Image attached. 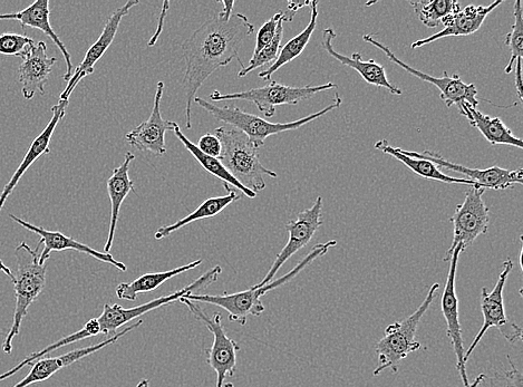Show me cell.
<instances>
[{
    "mask_svg": "<svg viewBox=\"0 0 523 387\" xmlns=\"http://www.w3.org/2000/svg\"><path fill=\"white\" fill-rule=\"evenodd\" d=\"M255 32L247 16L234 14L230 19L215 15L203 23L181 46L186 72L182 87L186 95V129L191 130L192 103L209 77L238 58L240 47Z\"/></svg>",
    "mask_w": 523,
    "mask_h": 387,
    "instance_id": "cell-1",
    "label": "cell"
},
{
    "mask_svg": "<svg viewBox=\"0 0 523 387\" xmlns=\"http://www.w3.org/2000/svg\"><path fill=\"white\" fill-rule=\"evenodd\" d=\"M221 142L219 161L232 178L242 187L256 193L266 188V177L277 178L278 174L263 166L259 158V148L245 133L237 129L220 127L215 131Z\"/></svg>",
    "mask_w": 523,
    "mask_h": 387,
    "instance_id": "cell-2",
    "label": "cell"
},
{
    "mask_svg": "<svg viewBox=\"0 0 523 387\" xmlns=\"http://www.w3.org/2000/svg\"><path fill=\"white\" fill-rule=\"evenodd\" d=\"M38 243L35 249L22 243L15 250L16 270L13 273L12 282L15 288L16 306L11 330L2 345L6 354H12L14 338L21 332L24 318L27 316L29 307L41 295L46 285V264L40 263V248Z\"/></svg>",
    "mask_w": 523,
    "mask_h": 387,
    "instance_id": "cell-3",
    "label": "cell"
},
{
    "mask_svg": "<svg viewBox=\"0 0 523 387\" xmlns=\"http://www.w3.org/2000/svg\"><path fill=\"white\" fill-rule=\"evenodd\" d=\"M193 102L198 104L203 110L210 113L217 121L232 125L234 129L245 133L248 139L260 149L265 144L266 139L271 137V135L302 128L304 125L322 118L325 114L340 108L343 100L341 95L336 93L334 102L331 105H328L327 108L308 115L306 118L288 123H271L263 118H259L257 115L241 111L237 106H217L205 99L197 98V96Z\"/></svg>",
    "mask_w": 523,
    "mask_h": 387,
    "instance_id": "cell-4",
    "label": "cell"
},
{
    "mask_svg": "<svg viewBox=\"0 0 523 387\" xmlns=\"http://www.w3.org/2000/svg\"><path fill=\"white\" fill-rule=\"evenodd\" d=\"M439 288V283L432 285L423 303L411 316L386 327L382 340L376 344L377 367L374 376H379L387 369L393 373L399 372L400 363L409 354L421 350L422 345L415 340V335L421 319L429 311Z\"/></svg>",
    "mask_w": 523,
    "mask_h": 387,
    "instance_id": "cell-5",
    "label": "cell"
},
{
    "mask_svg": "<svg viewBox=\"0 0 523 387\" xmlns=\"http://www.w3.org/2000/svg\"><path fill=\"white\" fill-rule=\"evenodd\" d=\"M337 89L334 83H327L318 86L294 87L270 81L268 85L251 89L244 92L222 94L219 91L211 93L210 99L213 102L224 101H248L254 103L258 110L267 118H273L277 106L297 105L298 103L311 99L318 93Z\"/></svg>",
    "mask_w": 523,
    "mask_h": 387,
    "instance_id": "cell-6",
    "label": "cell"
},
{
    "mask_svg": "<svg viewBox=\"0 0 523 387\" xmlns=\"http://www.w3.org/2000/svg\"><path fill=\"white\" fill-rule=\"evenodd\" d=\"M221 274L222 268L220 266L213 267L209 272L196 279L195 282H192L187 287L177 290L176 293L153 299V301L137 307L124 308L119 304H105L102 315L98 317L101 334L113 335L119 330V328L134 321V319L140 318L152 311H156V309L160 307L179 302L180 299L186 295L193 294L201 289H206L213 283H216Z\"/></svg>",
    "mask_w": 523,
    "mask_h": 387,
    "instance_id": "cell-7",
    "label": "cell"
},
{
    "mask_svg": "<svg viewBox=\"0 0 523 387\" xmlns=\"http://www.w3.org/2000/svg\"><path fill=\"white\" fill-rule=\"evenodd\" d=\"M513 269V263L508 258L502 264V272L498 278V282L493 288L492 292H488L487 288H482L481 292V309L483 314V326L476 338L464 353V361L466 363L470 359L471 354L481 342L482 338L492 327L498 328L506 340L515 344L522 340V328L515 322L510 321L507 317L505 309V301H503V289H505L508 277Z\"/></svg>",
    "mask_w": 523,
    "mask_h": 387,
    "instance_id": "cell-8",
    "label": "cell"
},
{
    "mask_svg": "<svg viewBox=\"0 0 523 387\" xmlns=\"http://www.w3.org/2000/svg\"><path fill=\"white\" fill-rule=\"evenodd\" d=\"M486 189L471 187L466 192V198L455 208L451 222L453 224L452 245L443 258L449 263L453 250L461 246L464 251L472 246L480 236L486 235L489 229L490 215L483 195Z\"/></svg>",
    "mask_w": 523,
    "mask_h": 387,
    "instance_id": "cell-9",
    "label": "cell"
},
{
    "mask_svg": "<svg viewBox=\"0 0 523 387\" xmlns=\"http://www.w3.org/2000/svg\"><path fill=\"white\" fill-rule=\"evenodd\" d=\"M179 302L186 305L190 313L212 333L213 343L210 350L207 351V362L217 374V387H224L227 377L236 374L239 344L227 335L220 314H215L210 318L197 303L190 302L183 297Z\"/></svg>",
    "mask_w": 523,
    "mask_h": 387,
    "instance_id": "cell-10",
    "label": "cell"
},
{
    "mask_svg": "<svg viewBox=\"0 0 523 387\" xmlns=\"http://www.w3.org/2000/svg\"><path fill=\"white\" fill-rule=\"evenodd\" d=\"M364 42L373 45L376 48H379L389 60H391L396 65L402 67V69L409 74L418 77L423 82L430 83L434 86H437L441 92V99L448 106L452 108L453 105L457 106L460 113L464 104H469L473 108H477L479 101L477 99L478 89L474 84H467L461 80L459 74H454L450 76L448 72H444L441 77H433L429 74H425L419 70L414 69V67L404 63L397 58V56L390 50L389 47L383 43L375 40L372 35L363 36Z\"/></svg>",
    "mask_w": 523,
    "mask_h": 387,
    "instance_id": "cell-11",
    "label": "cell"
},
{
    "mask_svg": "<svg viewBox=\"0 0 523 387\" xmlns=\"http://www.w3.org/2000/svg\"><path fill=\"white\" fill-rule=\"evenodd\" d=\"M322 210L323 198L317 197L311 208L299 212L295 220L288 222L286 225L289 234L287 244L277 255L273 266L270 267L265 278L256 287H264L273 282L274 277L279 272V269L285 265L286 261L297 254L300 249L311 243L317 230L323 225Z\"/></svg>",
    "mask_w": 523,
    "mask_h": 387,
    "instance_id": "cell-12",
    "label": "cell"
},
{
    "mask_svg": "<svg viewBox=\"0 0 523 387\" xmlns=\"http://www.w3.org/2000/svg\"><path fill=\"white\" fill-rule=\"evenodd\" d=\"M405 156L416 159H423L431 161L440 170L447 169L453 172L463 174L464 179L476 183L478 188L493 189V190H507L517 185L521 186L523 182L522 169L508 170L500 167H492L486 170L470 169L460 164L445 160L437 152L429 150L420 152L404 151Z\"/></svg>",
    "mask_w": 523,
    "mask_h": 387,
    "instance_id": "cell-13",
    "label": "cell"
},
{
    "mask_svg": "<svg viewBox=\"0 0 523 387\" xmlns=\"http://www.w3.org/2000/svg\"><path fill=\"white\" fill-rule=\"evenodd\" d=\"M463 251L464 249L461 246H458L453 250V253L449 258L450 269L447 284H445L442 296L441 307L445 322H447L448 326V336L452 343L454 354L457 356V369L460 373L464 387H468L470 382L467 374V363L464 361V353H466V351H464L459 319V299L457 296V290H455V279H457L459 258Z\"/></svg>",
    "mask_w": 523,
    "mask_h": 387,
    "instance_id": "cell-14",
    "label": "cell"
},
{
    "mask_svg": "<svg viewBox=\"0 0 523 387\" xmlns=\"http://www.w3.org/2000/svg\"><path fill=\"white\" fill-rule=\"evenodd\" d=\"M143 323V319H139L137 323H134L128 326L127 328H124V330L120 333L111 336L109 340H105L99 344L80 348V350H75L66 353L62 356L48 357V359L38 360L33 364L29 365L32 366L31 372H29L28 375H26L21 382L17 383L12 387H27L36 383L45 382L48 379H51V377L55 375L57 372H60L61 370L65 369V367L71 366L72 364L85 359V357L99 352L103 350V348H106L118 342L120 338H122L125 335H128L134 330H137V328L142 326Z\"/></svg>",
    "mask_w": 523,
    "mask_h": 387,
    "instance_id": "cell-15",
    "label": "cell"
},
{
    "mask_svg": "<svg viewBox=\"0 0 523 387\" xmlns=\"http://www.w3.org/2000/svg\"><path fill=\"white\" fill-rule=\"evenodd\" d=\"M163 91L164 83L160 81L157 84V92L154 95V105L149 119L125 135V140L131 147L137 148L141 152H151L158 157L166 154V133L173 131L174 123H176L162 118L161 100Z\"/></svg>",
    "mask_w": 523,
    "mask_h": 387,
    "instance_id": "cell-16",
    "label": "cell"
},
{
    "mask_svg": "<svg viewBox=\"0 0 523 387\" xmlns=\"http://www.w3.org/2000/svg\"><path fill=\"white\" fill-rule=\"evenodd\" d=\"M137 5H139L138 0H129L127 4L116 9V11L111 15L103 28L99 40L90 47V50L86 52L82 63L76 67L71 80L67 83L64 92L61 94V101H69L76 86L79 85L86 76L94 73L96 63L101 60L106 51H108L112 45L116 33L119 31L122 19L130 13L134 6Z\"/></svg>",
    "mask_w": 523,
    "mask_h": 387,
    "instance_id": "cell-17",
    "label": "cell"
},
{
    "mask_svg": "<svg viewBox=\"0 0 523 387\" xmlns=\"http://www.w3.org/2000/svg\"><path fill=\"white\" fill-rule=\"evenodd\" d=\"M260 288L244 290L230 295H193L189 294L183 298L193 303H205L224 308L229 314L231 323H238L245 326L249 316H260L265 312V306L261 302Z\"/></svg>",
    "mask_w": 523,
    "mask_h": 387,
    "instance_id": "cell-18",
    "label": "cell"
},
{
    "mask_svg": "<svg viewBox=\"0 0 523 387\" xmlns=\"http://www.w3.org/2000/svg\"><path fill=\"white\" fill-rule=\"evenodd\" d=\"M9 218L15 221L19 226H22L41 237L40 243L44 245L42 253L40 254V263L42 265L46 264L47 259H50L51 254L54 253V251L74 250L77 251V253L89 255L102 261V263L109 264L114 268L121 270V272H127L128 270L127 266L114 259L111 254L100 253L99 250L84 245L72 237H67L60 231H50L42 227L34 226L14 215H9Z\"/></svg>",
    "mask_w": 523,
    "mask_h": 387,
    "instance_id": "cell-19",
    "label": "cell"
},
{
    "mask_svg": "<svg viewBox=\"0 0 523 387\" xmlns=\"http://www.w3.org/2000/svg\"><path fill=\"white\" fill-rule=\"evenodd\" d=\"M502 0L492 3L489 6H474L470 5L466 8L460 9L442 22L444 28L437 34L423 38L411 45L412 50L420 48L425 45H430L434 42L442 40L445 37L453 36H470L477 33L482 27L487 17L495 11L497 7L502 4Z\"/></svg>",
    "mask_w": 523,
    "mask_h": 387,
    "instance_id": "cell-20",
    "label": "cell"
},
{
    "mask_svg": "<svg viewBox=\"0 0 523 387\" xmlns=\"http://www.w3.org/2000/svg\"><path fill=\"white\" fill-rule=\"evenodd\" d=\"M56 62L55 57L47 56L45 42L35 43L29 48L19 66V82L26 100H32L36 93L45 94V84Z\"/></svg>",
    "mask_w": 523,
    "mask_h": 387,
    "instance_id": "cell-21",
    "label": "cell"
},
{
    "mask_svg": "<svg viewBox=\"0 0 523 387\" xmlns=\"http://www.w3.org/2000/svg\"><path fill=\"white\" fill-rule=\"evenodd\" d=\"M67 105H69V101L60 100V102L53 106V116L51 121L48 122L44 131L33 141L31 148H29L24 160L21 163V166L17 168L14 176L11 180L8 181L2 192V195H0V212H2L6 200L9 196L12 195L18 186L19 181H21L26 171L32 167V164L41 157L46 156V154H50V144L53 138V134L57 128L58 123H60L65 116Z\"/></svg>",
    "mask_w": 523,
    "mask_h": 387,
    "instance_id": "cell-22",
    "label": "cell"
},
{
    "mask_svg": "<svg viewBox=\"0 0 523 387\" xmlns=\"http://www.w3.org/2000/svg\"><path fill=\"white\" fill-rule=\"evenodd\" d=\"M50 16V0H36V2L31 6L23 9L21 12L0 15V21H16L21 23L24 29L25 27L40 29L41 32L50 37L54 44L60 48V51L64 56L66 73L64 74L63 79L69 82L74 71L71 54L67 51V48L60 40V37H58L54 32Z\"/></svg>",
    "mask_w": 523,
    "mask_h": 387,
    "instance_id": "cell-23",
    "label": "cell"
},
{
    "mask_svg": "<svg viewBox=\"0 0 523 387\" xmlns=\"http://www.w3.org/2000/svg\"><path fill=\"white\" fill-rule=\"evenodd\" d=\"M336 33L333 28H325L323 31V47L328 55L335 58L341 64L350 67L363 77V80L376 87H382L393 95H402V90L387 79L384 66L373 60L363 61L360 53H354L352 57L345 56L334 50L333 41Z\"/></svg>",
    "mask_w": 523,
    "mask_h": 387,
    "instance_id": "cell-24",
    "label": "cell"
},
{
    "mask_svg": "<svg viewBox=\"0 0 523 387\" xmlns=\"http://www.w3.org/2000/svg\"><path fill=\"white\" fill-rule=\"evenodd\" d=\"M134 159L135 156L132 152L125 153L121 166L113 170L112 176L108 180V193L111 200V221L108 241H106L104 247L105 254H110L123 201L127 199L131 191L137 193L134 183L129 176L130 166Z\"/></svg>",
    "mask_w": 523,
    "mask_h": 387,
    "instance_id": "cell-25",
    "label": "cell"
},
{
    "mask_svg": "<svg viewBox=\"0 0 523 387\" xmlns=\"http://www.w3.org/2000/svg\"><path fill=\"white\" fill-rule=\"evenodd\" d=\"M461 114L466 116L471 127L476 128L492 145H511L518 149L523 148V142L499 118L483 114L477 108L464 104Z\"/></svg>",
    "mask_w": 523,
    "mask_h": 387,
    "instance_id": "cell-26",
    "label": "cell"
},
{
    "mask_svg": "<svg viewBox=\"0 0 523 387\" xmlns=\"http://www.w3.org/2000/svg\"><path fill=\"white\" fill-rule=\"evenodd\" d=\"M375 149L385 154H389V156L395 158L397 161L402 162L404 166L408 167L415 174H418V176L426 180L440 181L443 183H449V185L477 187L476 183L470 180L457 179L447 176V174L443 173L431 161L405 156L402 149L392 147V145H390V143L386 140L377 141L375 143Z\"/></svg>",
    "mask_w": 523,
    "mask_h": 387,
    "instance_id": "cell-27",
    "label": "cell"
},
{
    "mask_svg": "<svg viewBox=\"0 0 523 387\" xmlns=\"http://www.w3.org/2000/svg\"><path fill=\"white\" fill-rule=\"evenodd\" d=\"M201 264L202 260L198 259L188 265L168 270V272L142 275L133 280L132 283L119 284L115 289L116 296L122 299V301L135 302L140 294L153 292V290L158 289L164 283L168 282L169 279L189 272V270L196 269L201 266Z\"/></svg>",
    "mask_w": 523,
    "mask_h": 387,
    "instance_id": "cell-28",
    "label": "cell"
},
{
    "mask_svg": "<svg viewBox=\"0 0 523 387\" xmlns=\"http://www.w3.org/2000/svg\"><path fill=\"white\" fill-rule=\"evenodd\" d=\"M224 187L228 192L227 196L213 197L206 200L205 202L201 203V205L195 211L191 212V214L187 217H184L181 220L174 222V224L170 226L159 228L156 234H154V238H156L157 240L167 238L171 234H173V232H176L179 229L192 224V222L216 217L220 214V212L224 211L228 206H230L231 203H234L241 198L238 191L235 188L231 189L228 183H224Z\"/></svg>",
    "mask_w": 523,
    "mask_h": 387,
    "instance_id": "cell-29",
    "label": "cell"
},
{
    "mask_svg": "<svg viewBox=\"0 0 523 387\" xmlns=\"http://www.w3.org/2000/svg\"><path fill=\"white\" fill-rule=\"evenodd\" d=\"M318 2H311L312 16L311 21L304 29V31L290 40L286 45L280 48L278 58L274 64H271L267 70L260 72L259 77L265 81H271L273 76L279 69H282L286 64L293 62L297 57L303 54L306 46L315 32L318 19Z\"/></svg>",
    "mask_w": 523,
    "mask_h": 387,
    "instance_id": "cell-30",
    "label": "cell"
},
{
    "mask_svg": "<svg viewBox=\"0 0 523 387\" xmlns=\"http://www.w3.org/2000/svg\"><path fill=\"white\" fill-rule=\"evenodd\" d=\"M172 132L184 145V148H186L192 154V156L195 157L199 164H201V167L205 169L207 172L211 173L212 176H215L224 183H228L229 186L231 185L236 190L241 191V193H244V195L250 199H255L257 197L255 192L242 187L235 178H232L229 172L226 170V168L222 166V163L219 161V159L209 157L207 156V154L202 153L197 148V145L195 143H192L186 137V135L182 133L177 122L174 123Z\"/></svg>",
    "mask_w": 523,
    "mask_h": 387,
    "instance_id": "cell-31",
    "label": "cell"
},
{
    "mask_svg": "<svg viewBox=\"0 0 523 387\" xmlns=\"http://www.w3.org/2000/svg\"><path fill=\"white\" fill-rule=\"evenodd\" d=\"M100 334H101V330H100L98 318H92V319H90L89 322H87L85 324V326L82 328L81 331L75 332L69 336L62 338V340L57 341L56 343L43 348V350L40 352H36V353H33V354L27 356L23 362L19 363L15 367H13L12 370H9L8 372L0 375V382L7 380L8 377H12L17 372L23 370L25 366H29V365L33 364L34 362L41 360L42 357L58 350V348H62L67 345L81 342V341L85 340V338L98 336Z\"/></svg>",
    "mask_w": 523,
    "mask_h": 387,
    "instance_id": "cell-32",
    "label": "cell"
},
{
    "mask_svg": "<svg viewBox=\"0 0 523 387\" xmlns=\"http://www.w3.org/2000/svg\"><path fill=\"white\" fill-rule=\"evenodd\" d=\"M410 4L422 24L429 28L438 27L445 18L461 9L457 0H432L428 3L414 2Z\"/></svg>",
    "mask_w": 523,
    "mask_h": 387,
    "instance_id": "cell-33",
    "label": "cell"
},
{
    "mask_svg": "<svg viewBox=\"0 0 523 387\" xmlns=\"http://www.w3.org/2000/svg\"><path fill=\"white\" fill-rule=\"evenodd\" d=\"M284 38V19L283 16L277 26V32L274 40L271 41L264 50H261L256 56L251 58L247 66L241 67L238 77H245L249 73L254 72L261 66H265L269 63L274 64L278 58L280 48H282V41Z\"/></svg>",
    "mask_w": 523,
    "mask_h": 387,
    "instance_id": "cell-34",
    "label": "cell"
},
{
    "mask_svg": "<svg viewBox=\"0 0 523 387\" xmlns=\"http://www.w3.org/2000/svg\"><path fill=\"white\" fill-rule=\"evenodd\" d=\"M513 16H515V23H513L511 32L506 35L505 40L511 53L509 63L505 67L506 74L512 72L518 58L523 56V9L521 0H517L515 7H513Z\"/></svg>",
    "mask_w": 523,
    "mask_h": 387,
    "instance_id": "cell-35",
    "label": "cell"
},
{
    "mask_svg": "<svg viewBox=\"0 0 523 387\" xmlns=\"http://www.w3.org/2000/svg\"><path fill=\"white\" fill-rule=\"evenodd\" d=\"M336 245L337 243L335 240L327 241V243L325 244L316 245L312 249L311 253H309L302 261H300V263L295 268L290 270L288 274L276 280H273V282H270L264 287H259L261 290V294L265 296L267 293L271 292V290H274L280 286L287 284L288 282H290V280L294 279L300 272H303V270L307 266L311 265L313 261L325 256L328 253V250L332 247H335Z\"/></svg>",
    "mask_w": 523,
    "mask_h": 387,
    "instance_id": "cell-36",
    "label": "cell"
},
{
    "mask_svg": "<svg viewBox=\"0 0 523 387\" xmlns=\"http://www.w3.org/2000/svg\"><path fill=\"white\" fill-rule=\"evenodd\" d=\"M34 44V40L26 35L4 33L0 35V54L24 58Z\"/></svg>",
    "mask_w": 523,
    "mask_h": 387,
    "instance_id": "cell-37",
    "label": "cell"
},
{
    "mask_svg": "<svg viewBox=\"0 0 523 387\" xmlns=\"http://www.w3.org/2000/svg\"><path fill=\"white\" fill-rule=\"evenodd\" d=\"M282 16L283 13H277L275 16L271 17L267 23L261 26L257 34L254 56H256L261 50H264V48L274 40L277 26Z\"/></svg>",
    "mask_w": 523,
    "mask_h": 387,
    "instance_id": "cell-38",
    "label": "cell"
},
{
    "mask_svg": "<svg viewBox=\"0 0 523 387\" xmlns=\"http://www.w3.org/2000/svg\"><path fill=\"white\" fill-rule=\"evenodd\" d=\"M197 148L202 152L207 154V156L212 158H219L222 147L220 140L216 137L215 134L207 133L202 135L199 139Z\"/></svg>",
    "mask_w": 523,
    "mask_h": 387,
    "instance_id": "cell-39",
    "label": "cell"
},
{
    "mask_svg": "<svg viewBox=\"0 0 523 387\" xmlns=\"http://www.w3.org/2000/svg\"><path fill=\"white\" fill-rule=\"evenodd\" d=\"M508 361L511 365L510 371L503 375H497V379L505 381L506 387H522V373L513 364L510 357H508Z\"/></svg>",
    "mask_w": 523,
    "mask_h": 387,
    "instance_id": "cell-40",
    "label": "cell"
},
{
    "mask_svg": "<svg viewBox=\"0 0 523 387\" xmlns=\"http://www.w3.org/2000/svg\"><path fill=\"white\" fill-rule=\"evenodd\" d=\"M306 6H311V2H289L287 11L283 13L284 23L292 22L299 9H302Z\"/></svg>",
    "mask_w": 523,
    "mask_h": 387,
    "instance_id": "cell-41",
    "label": "cell"
},
{
    "mask_svg": "<svg viewBox=\"0 0 523 387\" xmlns=\"http://www.w3.org/2000/svg\"><path fill=\"white\" fill-rule=\"evenodd\" d=\"M516 89L520 102L523 101L522 96V58H518L515 63Z\"/></svg>",
    "mask_w": 523,
    "mask_h": 387,
    "instance_id": "cell-42",
    "label": "cell"
},
{
    "mask_svg": "<svg viewBox=\"0 0 523 387\" xmlns=\"http://www.w3.org/2000/svg\"><path fill=\"white\" fill-rule=\"evenodd\" d=\"M169 5H170L169 2H164V4H163V11L161 13L158 31L156 34H154V36L152 37V40L149 42L150 47H152L154 44H156L158 41V38L160 37V34L162 32V26L164 23V17H166V15L169 11Z\"/></svg>",
    "mask_w": 523,
    "mask_h": 387,
    "instance_id": "cell-43",
    "label": "cell"
},
{
    "mask_svg": "<svg viewBox=\"0 0 523 387\" xmlns=\"http://www.w3.org/2000/svg\"><path fill=\"white\" fill-rule=\"evenodd\" d=\"M219 3L224 6V9H222V12L219 13V15L226 19H230V17L234 15L235 2H232V0H230V2H227V0H222V2Z\"/></svg>",
    "mask_w": 523,
    "mask_h": 387,
    "instance_id": "cell-44",
    "label": "cell"
},
{
    "mask_svg": "<svg viewBox=\"0 0 523 387\" xmlns=\"http://www.w3.org/2000/svg\"><path fill=\"white\" fill-rule=\"evenodd\" d=\"M496 381V377H488L487 375H484L476 387H497Z\"/></svg>",
    "mask_w": 523,
    "mask_h": 387,
    "instance_id": "cell-45",
    "label": "cell"
},
{
    "mask_svg": "<svg viewBox=\"0 0 523 387\" xmlns=\"http://www.w3.org/2000/svg\"><path fill=\"white\" fill-rule=\"evenodd\" d=\"M0 272H3L4 274H6L9 279L12 280L13 278V272L11 269H9L2 261V259H0Z\"/></svg>",
    "mask_w": 523,
    "mask_h": 387,
    "instance_id": "cell-46",
    "label": "cell"
},
{
    "mask_svg": "<svg viewBox=\"0 0 523 387\" xmlns=\"http://www.w3.org/2000/svg\"><path fill=\"white\" fill-rule=\"evenodd\" d=\"M484 376V374H480L476 380H474L472 383H470V385L468 387H476L479 382L482 380V377Z\"/></svg>",
    "mask_w": 523,
    "mask_h": 387,
    "instance_id": "cell-47",
    "label": "cell"
},
{
    "mask_svg": "<svg viewBox=\"0 0 523 387\" xmlns=\"http://www.w3.org/2000/svg\"><path fill=\"white\" fill-rule=\"evenodd\" d=\"M137 387H150V382L147 379H143L139 382Z\"/></svg>",
    "mask_w": 523,
    "mask_h": 387,
    "instance_id": "cell-48",
    "label": "cell"
},
{
    "mask_svg": "<svg viewBox=\"0 0 523 387\" xmlns=\"http://www.w3.org/2000/svg\"><path fill=\"white\" fill-rule=\"evenodd\" d=\"M224 387H235V385L232 383H226Z\"/></svg>",
    "mask_w": 523,
    "mask_h": 387,
    "instance_id": "cell-49",
    "label": "cell"
},
{
    "mask_svg": "<svg viewBox=\"0 0 523 387\" xmlns=\"http://www.w3.org/2000/svg\"><path fill=\"white\" fill-rule=\"evenodd\" d=\"M0 334H3V330H2V328H0Z\"/></svg>",
    "mask_w": 523,
    "mask_h": 387,
    "instance_id": "cell-50",
    "label": "cell"
}]
</instances>
